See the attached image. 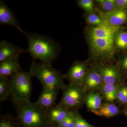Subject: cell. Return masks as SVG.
Returning <instances> with one entry per match:
<instances>
[{
  "label": "cell",
  "instance_id": "obj_30",
  "mask_svg": "<svg viewBox=\"0 0 127 127\" xmlns=\"http://www.w3.org/2000/svg\"><path fill=\"white\" fill-rule=\"evenodd\" d=\"M48 127H59L58 124H51L49 125Z\"/></svg>",
  "mask_w": 127,
  "mask_h": 127
},
{
  "label": "cell",
  "instance_id": "obj_2",
  "mask_svg": "<svg viewBox=\"0 0 127 127\" xmlns=\"http://www.w3.org/2000/svg\"><path fill=\"white\" fill-rule=\"evenodd\" d=\"M28 48L26 52L29 53L35 61L40 60L42 62L51 64L57 58L61 51V47L52 38L36 32L24 31Z\"/></svg>",
  "mask_w": 127,
  "mask_h": 127
},
{
  "label": "cell",
  "instance_id": "obj_29",
  "mask_svg": "<svg viewBox=\"0 0 127 127\" xmlns=\"http://www.w3.org/2000/svg\"><path fill=\"white\" fill-rule=\"evenodd\" d=\"M116 7L127 10V0H116Z\"/></svg>",
  "mask_w": 127,
  "mask_h": 127
},
{
  "label": "cell",
  "instance_id": "obj_24",
  "mask_svg": "<svg viewBox=\"0 0 127 127\" xmlns=\"http://www.w3.org/2000/svg\"><path fill=\"white\" fill-rule=\"evenodd\" d=\"M77 2L78 5L87 13H94V3L92 0H79Z\"/></svg>",
  "mask_w": 127,
  "mask_h": 127
},
{
  "label": "cell",
  "instance_id": "obj_6",
  "mask_svg": "<svg viewBox=\"0 0 127 127\" xmlns=\"http://www.w3.org/2000/svg\"><path fill=\"white\" fill-rule=\"evenodd\" d=\"M61 99L57 105L72 110L77 111L85 102L87 91L81 84L69 83L62 89Z\"/></svg>",
  "mask_w": 127,
  "mask_h": 127
},
{
  "label": "cell",
  "instance_id": "obj_11",
  "mask_svg": "<svg viewBox=\"0 0 127 127\" xmlns=\"http://www.w3.org/2000/svg\"><path fill=\"white\" fill-rule=\"evenodd\" d=\"M108 25L115 27L122 26L127 23V10L117 8L101 16Z\"/></svg>",
  "mask_w": 127,
  "mask_h": 127
},
{
  "label": "cell",
  "instance_id": "obj_22",
  "mask_svg": "<svg viewBox=\"0 0 127 127\" xmlns=\"http://www.w3.org/2000/svg\"><path fill=\"white\" fill-rule=\"evenodd\" d=\"M17 119L10 114H6L1 117L0 127H16Z\"/></svg>",
  "mask_w": 127,
  "mask_h": 127
},
{
  "label": "cell",
  "instance_id": "obj_13",
  "mask_svg": "<svg viewBox=\"0 0 127 127\" xmlns=\"http://www.w3.org/2000/svg\"><path fill=\"white\" fill-rule=\"evenodd\" d=\"M26 52V50L6 40H3L0 42V62L19 57L21 54Z\"/></svg>",
  "mask_w": 127,
  "mask_h": 127
},
{
  "label": "cell",
  "instance_id": "obj_5",
  "mask_svg": "<svg viewBox=\"0 0 127 127\" xmlns=\"http://www.w3.org/2000/svg\"><path fill=\"white\" fill-rule=\"evenodd\" d=\"M32 77L30 71L22 70L11 77V96L14 104L30 101L32 90Z\"/></svg>",
  "mask_w": 127,
  "mask_h": 127
},
{
  "label": "cell",
  "instance_id": "obj_10",
  "mask_svg": "<svg viewBox=\"0 0 127 127\" xmlns=\"http://www.w3.org/2000/svg\"><path fill=\"white\" fill-rule=\"evenodd\" d=\"M0 24L11 26L21 33H23L25 31L21 28L11 9L2 0H0Z\"/></svg>",
  "mask_w": 127,
  "mask_h": 127
},
{
  "label": "cell",
  "instance_id": "obj_20",
  "mask_svg": "<svg viewBox=\"0 0 127 127\" xmlns=\"http://www.w3.org/2000/svg\"><path fill=\"white\" fill-rule=\"evenodd\" d=\"M114 45L116 48L121 50L127 49V31L124 30L117 32L114 35Z\"/></svg>",
  "mask_w": 127,
  "mask_h": 127
},
{
  "label": "cell",
  "instance_id": "obj_19",
  "mask_svg": "<svg viewBox=\"0 0 127 127\" xmlns=\"http://www.w3.org/2000/svg\"><path fill=\"white\" fill-rule=\"evenodd\" d=\"M10 77L0 76V102L7 100L11 95Z\"/></svg>",
  "mask_w": 127,
  "mask_h": 127
},
{
  "label": "cell",
  "instance_id": "obj_32",
  "mask_svg": "<svg viewBox=\"0 0 127 127\" xmlns=\"http://www.w3.org/2000/svg\"></svg>",
  "mask_w": 127,
  "mask_h": 127
},
{
  "label": "cell",
  "instance_id": "obj_31",
  "mask_svg": "<svg viewBox=\"0 0 127 127\" xmlns=\"http://www.w3.org/2000/svg\"><path fill=\"white\" fill-rule=\"evenodd\" d=\"M123 112L124 114L127 117V105L124 107L123 109Z\"/></svg>",
  "mask_w": 127,
  "mask_h": 127
},
{
  "label": "cell",
  "instance_id": "obj_15",
  "mask_svg": "<svg viewBox=\"0 0 127 127\" xmlns=\"http://www.w3.org/2000/svg\"><path fill=\"white\" fill-rule=\"evenodd\" d=\"M73 111L62 106L57 105L47 109V114L50 124H59Z\"/></svg>",
  "mask_w": 127,
  "mask_h": 127
},
{
  "label": "cell",
  "instance_id": "obj_25",
  "mask_svg": "<svg viewBox=\"0 0 127 127\" xmlns=\"http://www.w3.org/2000/svg\"><path fill=\"white\" fill-rule=\"evenodd\" d=\"M116 100L120 104L127 106V87L125 84H120Z\"/></svg>",
  "mask_w": 127,
  "mask_h": 127
},
{
  "label": "cell",
  "instance_id": "obj_3",
  "mask_svg": "<svg viewBox=\"0 0 127 127\" xmlns=\"http://www.w3.org/2000/svg\"><path fill=\"white\" fill-rule=\"evenodd\" d=\"M15 104L18 120L24 127H48L47 109L31 101Z\"/></svg>",
  "mask_w": 127,
  "mask_h": 127
},
{
  "label": "cell",
  "instance_id": "obj_16",
  "mask_svg": "<svg viewBox=\"0 0 127 127\" xmlns=\"http://www.w3.org/2000/svg\"><path fill=\"white\" fill-rule=\"evenodd\" d=\"M92 112L97 116L110 118L118 115L120 111L116 104L107 102L102 103L97 110Z\"/></svg>",
  "mask_w": 127,
  "mask_h": 127
},
{
  "label": "cell",
  "instance_id": "obj_4",
  "mask_svg": "<svg viewBox=\"0 0 127 127\" xmlns=\"http://www.w3.org/2000/svg\"><path fill=\"white\" fill-rule=\"evenodd\" d=\"M32 77H36L43 87L52 88L60 90L65 86L64 76L51 64L36 63L33 61L30 70Z\"/></svg>",
  "mask_w": 127,
  "mask_h": 127
},
{
  "label": "cell",
  "instance_id": "obj_18",
  "mask_svg": "<svg viewBox=\"0 0 127 127\" xmlns=\"http://www.w3.org/2000/svg\"><path fill=\"white\" fill-rule=\"evenodd\" d=\"M120 84L108 85L103 83L99 91L103 98L108 102H112L117 100Z\"/></svg>",
  "mask_w": 127,
  "mask_h": 127
},
{
  "label": "cell",
  "instance_id": "obj_14",
  "mask_svg": "<svg viewBox=\"0 0 127 127\" xmlns=\"http://www.w3.org/2000/svg\"><path fill=\"white\" fill-rule=\"evenodd\" d=\"M21 71L19 57L9 58L0 62V76L11 77Z\"/></svg>",
  "mask_w": 127,
  "mask_h": 127
},
{
  "label": "cell",
  "instance_id": "obj_9",
  "mask_svg": "<svg viewBox=\"0 0 127 127\" xmlns=\"http://www.w3.org/2000/svg\"><path fill=\"white\" fill-rule=\"evenodd\" d=\"M103 83L101 76L94 66L89 68L84 77L82 85L86 91L98 92Z\"/></svg>",
  "mask_w": 127,
  "mask_h": 127
},
{
  "label": "cell",
  "instance_id": "obj_21",
  "mask_svg": "<svg viewBox=\"0 0 127 127\" xmlns=\"http://www.w3.org/2000/svg\"><path fill=\"white\" fill-rule=\"evenodd\" d=\"M84 18L88 24L94 26H97L105 23V21L101 16L95 13L85 14Z\"/></svg>",
  "mask_w": 127,
  "mask_h": 127
},
{
  "label": "cell",
  "instance_id": "obj_27",
  "mask_svg": "<svg viewBox=\"0 0 127 127\" xmlns=\"http://www.w3.org/2000/svg\"><path fill=\"white\" fill-rule=\"evenodd\" d=\"M73 114L76 122L75 127H94L84 120L77 111H73Z\"/></svg>",
  "mask_w": 127,
  "mask_h": 127
},
{
  "label": "cell",
  "instance_id": "obj_17",
  "mask_svg": "<svg viewBox=\"0 0 127 127\" xmlns=\"http://www.w3.org/2000/svg\"><path fill=\"white\" fill-rule=\"evenodd\" d=\"M103 97L98 92L89 91L87 93L85 103L89 111H96L99 109L102 104Z\"/></svg>",
  "mask_w": 127,
  "mask_h": 127
},
{
  "label": "cell",
  "instance_id": "obj_23",
  "mask_svg": "<svg viewBox=\"0 0 127 127\" xmlns=\"http://www.w3.org/2000/svg\"><path fill=\"white\" fill-rule=\"evenodd\" d=\"M96 2L102 10L106 11V12L117 9L116 0H97Z\"/></svg>",
  "mask_w": 127,
  "mask_h": 127
},
{
  "label": "cell",
  "instance_id": "obj_1",
  "mask_svg": "<svg viewBox=\"0 0 127 127\" xmlns=\"http://www.w3.org/2000/svg\"><path fill=\"white\" fill-rule=\"evenodd\" d=\"M123 30L122 26H113L106 22L97 26L89 27L87 31V39L93 58L101 62L113 59L116 49L114 35Z\"/></svg>",
  "mask_w": 127,
  "mask_h": 127
},
{
  "label": "cell",
  "instance_id": "obj_26",
  "mask_svg": "<svg viewBox=\"0 0 127 127\" xmlns=\"http://www.w3.org/2000/svg\"><path fill=\"white\" fill-rule=\"evenodd\" d=\"M58 125L59 127H75L76 122L73 111H71L68 116Z\"/></svg>",
  "mask_w": 127,
  "mask_h": 127
},
{
  "label": "cell",
  "instance_id": "obj_12",
  "mask_svg": "<svg viewBox=\"0 0 127 127\" xmlns=\"http://www.w3.org/2000/svg\"><path fill=\"white\" fill-rule=\"evenodd\" d=\"M59 90L52 88L43 87V90L36 102L39 105L48 109L56 106Z\"/></svg>",
  "mask_w": 127,
  "mask_h": 127
},
{
  "label": "cell",
  "instance_id": "obj_7",
  "mask_svg": "<svg viewBox=\"0 0 127 127\" xmlns=\"http://www.w3.org/2000/svg\"><path fill=\"white\" fill-rule=\"evenodd\" d=\"M95 67L105 84L111 85L121 84L122 73L117 65L102 64Z\"/></svg>",
  "mask_w": 127,
  "mask_h": 127
},
{
  "label": "cell",
  "instance_id": "obj_28",
  "mask_svg": "<svg viewBox=\"0 0 127 127\" xmlns=\"http://www.w3.org/2000/svg\"><path fill=\"white\" fill-rule=\"evenodd\" d=\"M117 65L121 70L127 71V56L120 58Z\"/></svg>",
  "mask_w": 127,
  "mask_h": 127
},
{
  "label": "cell",
  "instance_id": "obj_8",
  "mask_svg": "<svg viewBox=\"0 0 127 127\" xmlns=\"http://www.w3.org/2000/svg\"><path fill=\"white\" fill-rule=\"evenodd\" d=\"M88 69V61H76L71 66L65 75L64 76V78L68 80L69 83L82 85L84 77Z\"/></svg>",
  "mask_w": 127,
  "mask_h": 127
}]
</instances>
